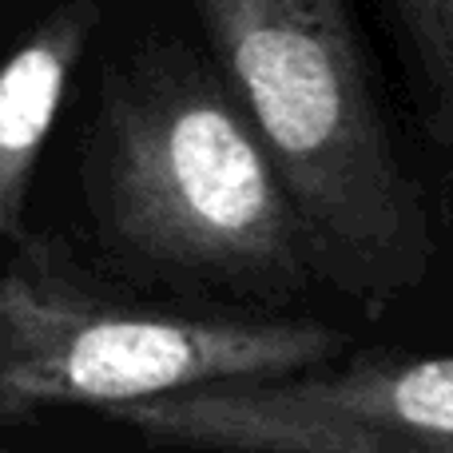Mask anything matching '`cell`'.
Segmentation results:
<instances>
[{"mask_svg": "<svg viewBox=\"0 0 453 453\" xmlns=\"http://www.w3.org/2000/svg\"><path fill=\"white\" fill-rule=\"evenodd\" d=\"M196 4L223 80L295 199L314 266L350 290L402 282L426 255V219L346 0Z\"/></svg>", "mask_w": 453, "mask_h": 453, "instance_id": "cell-2", "label": "cell"}, {"mask_svg": "<svg viewBox=\"0 0 453 453\" xmlns=\"http://www.w3.org/2000/svg\"><path fill=\"white\" fill-rule=\"evenodd\" d=\"M0 8H4V0H0Z\"/></svg>", "mask_w": 453, "mask_h": 453, "instance_id": "cell-7", "label": "cell"}, {"mask_svg": "<svg viewBox=\"0 0 453 453\" xmlns=\"http://www.w3.org/2000/svg\"><path fill=\"white\" fill-rule=\"evenodd\" d=\"M426 96L430 127L453 151V0H390Z\"/></svg>", "mask_w": 453, "mask_h": 453, "instance_id": "cell-6", "label": "cell"}, {"mask_svg": "<svg viewBox=\"0 0 453 453\" xmlns=\"http://www.w3.org/2000/svg\"><path fill=\"white\" fill-rule=\"evenodd\" d=\"M96 24L100 8L92 0H68L52 8L0 64V239L8 242L28 239L24 215L36 159Z\"/></svg>", "mask_w": 453, "mask_h": 453, "instance_id": "cell-5", "label": "cell"}, {"mask_svg": "<svg viewBox=\"0 0 453 453\" xmlns=\"http://www.w3.org/2000/svg\"><path fill=\"white\" fill-rule=\"evenodd\" d=\"M342 338L298 319H196L92 295L44 266H0V426L116 410L239 378L326 366Z\"/></svg>", "mask_w": 453, "mask_h": 453, "instance_id": "cell-3", "label": "cell"}, {"mask_svg": "<svg viewBox=\"0 0 453 453\" xmlns=\"http://www.w3.org/2000/svg\"><path fill=\"white\" fill-rule=\"evenodd\" d=\"M92 196L111 242L151 271L290 295L314 266L263 135L231 84L180 48L104 76Z\"/></svg>", "mask_w": 453, "mask_h": 453, "instance_id": "cell-1", "label": "cell"}, {"mask_svg": "<svg viewBox=\"0 0 453 453\" xmlns=\"http://www.w3.org/2000/svg\"><path fill=\"white\" fill-rule=\"evenodd\" d=\"M108 418L196 453H453V354L211 382Z\"/></svg>", "mask_w": 453, "mask_h": 453, "instance_id": "cell-4", "label": "cell"}]
</instances>
